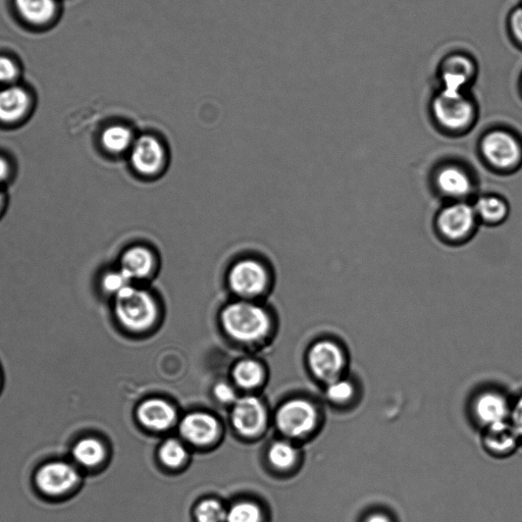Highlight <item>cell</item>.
Wrapping results in <instances>:
<instances>
[{
  "label": "cell",
  "instance_id": "cell-1",
  "mask_svg": "<svg viewBox=\"0 0 522 522\" xmlns=\"http://www.w3.org/2000/svg\"><path fill=\"white\" fill-rule=\"evenodd\" d=\"M222 322L226 332L242 342L263 338L271 325L267 311L248 301L228 305L223 311Z\"/></svg>",
  "mask_w": 522,
  "mask_h": 522
},
{
  "label": "cell",
  "instance_id": "cell-2",
  "mask_svg": "<svg viewBox=\"0 0 522 522\" xmlns=\"http://www.w3.org/2000/svg\"><path fill=\"white\" fill-rule=\"evenodd\" d=\"M432 112L438 125L453 133L467 130L477 117L476 102L469 92L440 90L432 101Z\"/></svg>",
  "mask_w": 522,
  "mask_h": 522
},
{
  "label": "cell",
  "instance_id": "cell-3",
  "mask_svg": "<svg viewBox=\"0 0 522 522\" xmlns=\"http://www.w3.org/2000/svg\"><path fill=\"white\" fill-rule=\"evenodd\" d=\"M116 316L131 331H144L158 318V305L146 290L133 285L116 296Z\"/></svg>",
  "mask_w": 522,
  "mask_h": 522
},
{
  "label": "cell",
  "instance_id": "cell-4",
  "mask_svg": "<svg viewBox=\"0 0 522 522\" xmlns=\"http://www.w3.org/2000/svg\"><path fill=\"white\" fill-rule=\"evenodd\" d=\"M486 161L496 169L514 171L522 165V141L512 132L494 130L482 142Z\"/></svg>",
  "mask_w": 522,
  "mask_h": 522
},
{
  "label": "cell",
  "instance_id": "cell-5",
  "mask_svg": "<svg viewBox=\"0 0 522 522\" xmlns=\"http://www.w3.org/2000/svg\"><path fill=\"white\" fill-rule=\"evenodd\" d=\"M229 286L241 298L252 299L263 295L270 285V275L260 261L246 258L238 261L230 270Z\"/></svg>",
  "mask_w": 522,
  "mask_h": 522
},
{
  "label": "cell",
  "instance_id": "cell-6",
  "mask_svg": "<svg viewBox=\"0 0 522 522\" xmlns=\"http://www.w3.org/2000/svg\"><path fill=\"white\" fill-rule=\"evenodd\" d=\"M308 362L313 375L328 385L344 377L348 361L340 345L324 340L311 347Z\"/></svg>",
  "mask_w": 522,
  "mask_h": 522
},
{
  "label": "cell",
  "instance_id": "cell-7",
  "mask_svg": "<svg viewBox=\"0 0 522 522\" xmlns=\"http://www.w3.org/2000/svg\"><path fill=\"white\" fill-rule=\"evenodd\" d=\"M80 482V474L73 464L50 461L43 464L35 475V485L44 495L61 497L72 492Z\"/></svg>",
  "mask_w": 522,
  "mask_h": 522
},
{
  "label": "cell",
  "instance_id": "cell-8",
  "mask_svg": "<svg viewBox=\"0 0 522 522\" xmlns=\"http://www.w3.org/2000/svg\"><path fill=\"white\" fill-rule=\"evenodd\" d=\"M478 75L476 61L465 54H452L446 57L439 68L441 90L447 92H469Z\"/></svg>",
  "mask_w": 522,
  "mask_h": 522
},
{
  "label": "cell",
  "instance_id": "cell-9",
  "mask_svg": "<svg viewBox=\"0 0 522 522\" xmlns=\"http://www.w3.org/2000/svg\"><path fill=\"white\" fill-rule=\"evenodd\" d=\"M318 411L304 400H292L281 407L277 414L279 429L290 437L308 435L316 428Z\"/></svg>",
  "mask_w": 522,
  "mask_h": 522
},
{
  "label": "cell",
  "instance_id": "cell-10",
  "mask_svg": "<svg viewBox=\"0 0 522 522\" xmlns=\"http://www.w3.org/2000/svg\"><path fill=\"white\" fill-rule=\"evenodd\" d=\"M477 221L473 205L465 201H455L440 213L438 228L446 239L460 241L472 234Z\"/></svg>",
  "mask_w": 522,
  "mask_h": 522
},
{
  "label": "cell",
  "instance_id": "cell-11",
  "mask_svg": "<svg viewBox=\"0 0 522 522\" xmlns=\"http://www.w3.org/2000/svg\"><path fill=\"white\" fill-rule=\"evenodd\" d=\"M133 169L142 176H155L163 171L167 155L163 143L150 135L136 139L130 155Z\"/></svg>",
  "mask_w": 522,
  "mask_h": 522
},
{
  "label": "cell",
  "instance_id": "cell-12",
  "mask_svg": "<svg viewBox=\"0 0 522 522\" xmlns=\"http://www.w3.org/2000/svg\"><path fill=\"white\" fill-rule=\"evenodd\" d=\"M512 401L499 391H486L480 394L473 405L477 421L486 429L509 423Z\"/></svg>",
  "mask_w": 522,
  "mask_h": 522
},
{
  "label": "cell",
  "instance_id": "cell-13",
  "mask_svg": "<svg viewBox=\"0 0 522 522\" xmlns=\"http://www.w3.org/2000/svg\"><path fill=\"white\" fill-rule=\"evenodd\" d=\"M236 430L244 436H254L263 429L266 414L263 404L253 397L237 400L232 413Z\"/></svg>",
  "mask_w": 522,
  "mask_h": 522
},
{
  "label": "cell",
  "instance_id": "cell-14",
  "mask_svg": "<svg viewBox=\"0 0 522 522\" xmlns=\"http://www.w3.org/2000/svg\"><path fill=\"white\" fill-rule=\"evenodd\" d=\"M436 185L446 197L455 201H463L474 191L472 177L459 166L448 165L439 170Z\"/></svg>",
  "mask_w": 522,
  "mask_h": 522
},
{
  "label": "cell",
  "instance_id": "cell-15",
  "mask_svg": "<svg viewBox=\"0 0 522 522\" xmlns=\"http://www.w3.org/2000/svg\"><path fill=\"white\" fill-rule=\"evenodd\" d=\"M185 439L195 445L211 443L218 434V424L213 416L205 413H192L185 417L180 427Z\"/></svg>",
  "mask_w": 522,
  "mask_h": 522
},
{
  "label": "cell",
  "instance_id": "cell-16",
  "mask_svg": "<svg viewBox=\"0 0 522 522\" xmlns=\"http://www.w3.org/2000/svg\"><path fill=\"white\" fill-rule=\"evenodd\" d=\"M156 267L153 252L145 246H134L128 249L121 259V271L133 282L151 276Z\"/></svg>",
  "mask_w": 522,
  "mask_h": 522
},
{
  "label": "cell",
  "instance_id": "cell-17",
  "mask_svg": "<svg viewBox=\"0 0 522 522\" xmlns=\"http://www.w3.org/2000/svg\"><path fill=\"white\" fill-rule=\"evenodd\" d=\"M483 440L487 451L502 457L513 454L521 445L510 423L486 428Z\"/></svg>",
  "mask_w": 522,
  "mask_h": 522
},
{
  "label": "cell",
  "instance_id": "cell-18",
  "mask_svg": "<svg viewBox=\"0 0 522 522\" xmlns=\"http://www.w3.org/2000/svg\"><path fill=\"white\" fill-rule=\"evenodd\" d=\"M140 422L152 430H166L175 421V410L162 400H149L144 402L138 410Z\"/></svg>",
  "mask_w": 522,
  "mask_h": 522
},
{
  "label": "cell",
  "instance_id": "cell-19",
  "mask_svg": "<svg viewBox=\"0 0 522 522\" xmlns=\"http://www.w3.org/2000/svg\"><path fill=\"white\" fill-rule=\"evenodd\" d=\"M29 103V96L23 88L10 87L0 91V121L17 122L26 114Z\"/></svg>",
  "mask_w": 522,
  "mask_h": 522
},
{
  "label": "cell",
  "instance_id": "cell-20",
  "mask_svg": "<svg viewBox=\"0 0 522 522\" xmlns=\"http://www.w3.org/2000/svg\"><path fill=\"white\" fill-rule=\"evenodd\" d=\"M16 7L27 22L35 25L46 24L57 12L55 0H16Z\"/></svg>",
  "mask_w": 522,
  "mask_h": 522
},
{
  "label": "cell",
  "instance_id": "cell-21",
  "mask_svg": "<svg viewBox=\"0 0 522 522\" xmlns=\"http://www.w3.org/2000/svg\"><path fill=\"white\" fill-rule=\"evenodd\" d=\"M474 208L478 219L490 225L503 223L509 215L508 203L496 195L479 198Z\"/></svg>",
  "mask_w": 522,
  "mask_h": 522
},
{
  "label": "cell",
  "instance_id": "cell-22",
  "mask_svg": "<svg viewBox=\"0 0 522 522\" xmlns=\"http://www.w3.org/2000/svg\"><path fill=\"white\" fill-rule=\"evenodd\" d=\"M74 461L84 468H94L106 458V447L96 438H83L73 447Z\"/></svg>",
  "mask_w": 522,
  "mask_h": 522
},
{
  "label": "cell",
  "instance_id": "cell-23",
  "mask_svg": "<svg viewBox=\"0 0 522 522\" xmlns=\"http://www.w3.org/2000/svg\"><path fill=\"white\" fill-rule=\"evenodd\" d=\"M133 132L122 125H114L103 131L101 143L112 153H123L131 150L134 142Z\"/></svg>",
  "mask_w": 522,
  "mask_h": 522
},
{
  "label": "cell",
  "instance_id": "cell-24",
  "mask_svg": "<svg viewBox=\"0 0 522 522\" xmlns=\"http://www.w3.org/2000/svg\"><path fill=\"white\" fill-rule=\"evenodd\" d=\"M234 378L243 388H253L263 380V370L253 360H243L236 365Z\"/></svg>",
  "mask_w": 522,
  "mask_h": 522
},
{
  "label": "cell",
  "instance_id": "cell-25",
  "mask_svg": "<svg viewBox=\"0 0 522 522\" xmlns=\"http://www.w3.org/2000/svg\"><path fill=\"white\" fill-rule=\"evenodd\" d=\"M356 395V388L351 380L348 378H340L327 387V397L329 400L337 405L350 404Z\"/></svg>",
  "mask_w": 522,
  "mask_h": 522
},
{
  "label": "cell",
  "instance_id": "cell-26",
  "mask_svg": "<svg viewBox=\"0 0 522 522\" xmlns=\"http://www.w3.org/2000/svg\"><path fill=\"white\" fill-rule=\"evenodd\" d=\"M195 516L198 522H226L227 511L220 502L205 500L197 506Z\"/></svg>",
  "mask_w": 522,
  "mask_h": 522
},
{
  "label": "cell",
  "instance_id": "cell-27",
  "mask_svg": "<svg viewBox=\"0 0 522 522\" xmlns=\"http://www.w3.org/2000/svg\"><path fill=\"white\" fill-rule=\"evenodd\" d=\"M261 519L263 515L255 504L241 502L227 512L226 522H261Z\"/></svg>",
  "mask_w": 522,
  "mask_h": 522
},
{
  "label": "cell",
  "instance_id": "cell-28",
  "mask_svg": "<svg viewBox=\"0 0 522 522\" xmlns=\"http://www.w3.org/2000/svg\"><path fill=\"white\" fill-rule=\"evenodd\" d=\"M269 458L274 466L285 469L294 464L296 451L290 444L278 442L272 446Z\"/></svg>",
  "mask_w": 522,
  "mask_h": 522
},
{
  "label": "cell",
  "instance_id": "cell-29",
  "mask_svg": "<svg viewBox=\"0 0 522 522\" xmlns=\"http://www.w3.org/2000/svg\"><path fill=\"white\" fill-rule=\"evenodd\" d=\"M160 456L166 465L177 467L184 461L186 451L177 440H169L162 446Z\"/></svg>",
  "mask_w": 522,
  "mask_h": 522
},
{
  "label": "cell",
  "instance_id": "cell-30",
  "mask_svg": "<svg viewBox=\"0 0 522 522\" xmlns=\"http://www.w3.org/2000/svg\"><path fill=\"white\" fill-rule=\"evenodd\" d=\"M131 285L132 281L121 270L111 272L102 279L103 289L116 296Z\"/></svg>",
  "mask_w": 522,
  "mask_h": 522
},
{
  "label": "cell",
  "instance_id": "cell-31",
  "mask_svg": "<svg viewBox=\"0 0 522 522\" xmlns=\"http://www.w3.org/2000/svg\"><path fill=\"white\" fill-rule=\"evenodd\" d=\"M508 28L512 39L522 48V5L510 13Z\"/></svg>",
  "mask_w": 522,
  "mask_h": 522
},
{
  "label": "cell",
  "instance_id": "cell-32",
  "mask_svg": "<svg viewBox=\"0 0 522 522\" xmlns=\"http://www.w3.org/2000/svg\"><path fill=\"white\" fill-rule=\"evenodd\" d=\"M509 423L522 445V393L512 401Z\"/></svg>",
  "mask_w": 522,
  "mask_h": 522
},
{
  "label": "cell",
  "instance_id": "cell-33",
  "mask_svg": "<svg viewBox=\"0 0 522 522\" xmlns=\"http://www.w3.org/2000/svg\"><path fill=\"white\" fill-rule=\"evenodd\" d=\"M18 76L16 64L9 58L0 57V82H11Z\"/></svg>",
  "mask_w": 522,
  "mask_h": 522
},
{
  "label": "cell",
  "instance_id": "cell-34",
  "mask_svg": "<svg viewBox=\"0 0 522 522\" xmlns=\"http://www.w3.org/2000/svg\"><path fill=\"white\" fill-rule=\"evenodd\" d=\"M215 394L216 397L224 403L234 402L236 399L235 391L227 384H219L215 388Z\"/></svg>",
  "mask_w": 522,
  "mask_h": 522
},
{
  "label": "cell",
  "instance_id": "cell-35",
  "mask_svg": "<svg viewBox=\"0 0 522 522\" xmlns=\"http://www.w3.org/2000/svg\"><path fill=\"white\" fill-rule=\"evenodd\" d=\"M360 522H396L394 517L385 511H373L365 515Z\"/></svg>",
  "mask_w": 522,
  "mask_h": 522
},
{
  "label": "cell",
  "instance_id": "cell-36",
  "mask_svg": "<svg viewBox=\"0 0 522 522\" xmlns=\"http://www.w3.org/2000/svg\"><path fill=\"white\" fill-rule=\"evenodd\" d=\"M9 172H10V167H9L8 162L5 159L0 158V182L6 180L8 178Z\"/></svg>",
  "mask_w": 522,
  "mask_h": 522
},
{
  "label": "cell",
  "instance_id": "cell-37",
  "mask_svg": "<svg viewBox=\"0 0 522 522\" xmlns=\"http://www.w3.org/2000/svg\"><path fill=\"white\" fill-rule=\"evenodd\" d=\"M2 202H3V197H2V194H0V206H2Z\"/></svg>",
  "mask_w": 522,
  "mask_h": 522
},
{
  "label": "cell",
  "instance_id": "cell-38",
  "mask_svg": "<svg viewBox=\"0 0 522 522\" xmlns=\"http://www.w3.org/2000/svg\"><path fill=\"white\" fill-rule=\"evenodd\" d=\"M520 89H521V92H522V75H521V78H520Z\"/></svg>",
  "mask_w": 522,
  "mask_h": 522
}]
</instances>
